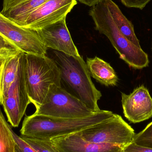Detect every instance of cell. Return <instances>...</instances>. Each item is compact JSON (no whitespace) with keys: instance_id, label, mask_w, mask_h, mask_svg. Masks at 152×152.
<instances>
[{"instance_id":"6da1fadb","label":"cell","mask_w":152,"mask_h":152,"mask_svg":"<svg viewBox=\"0 0 152 152\" xmlns=\"http://www.w3.org/2000/svg\"><path fill=\"white\" fill-rule=\"evenodd\" d=\"M113 114L110 111L101 110L84 118H66L34 113L25 117L20 133L26 137L51 140L80 132Z\"/></svg>"},{"instance_id":"7a4b0ae2","label":"cell","mask_w":152,"mask_h":152,"mask_svg":"<svg viewBox=\"0 0 152 152\" xmlns=\"http://www.w3.org/2000/svg\"><path fill=\"white\" fill-rule=\"evenodd\" d=\"M53 57L60 71L61 84L64 83L69 90V93L95 112L101 110L98 101L102 97V93L92 81L82 57L71 56L54 50Z\"/></svg>"},{"instance_id":"3957f363","label":"cell","mask_w":152,"mask_h":152,"mask_svg":"<svg viewBox=\"0 0 152 152\" xmlns=\"http://www.w3.org/2000/svg\"><path fill=\"white\" fill-rule=\"evenodd\" d=\"M89 15L94 20L96 30L110 40L120 58L129 66L141 69L149 66L148 54L135 45L120 31L114 22L105 0L91 7Z\"/></svg>"},{"instance_id":"277c9868","label":"cell","mask_w":152,"mask_h":152,"mask_svg":"<svg viewBox=\"0 0 152 152\" xmlns=\"http://www.w3.org/2000/svg\"><path fill=\"white\" fill-rule=\"evenodd\" d=\"M25 70L28 94L35 107L44 102L53 88L61 86L59 69L45 55L25 53Z\"/></svg>"},{"instance_id":"5b68a950","label":"cell","mask_w":152,"mask_h":152,"mask_svg":"<svg viewBox=\"0 0 152 152\" xmlns=\"http://www.w3.org/2000/svg\"><path fill=\"white\" fill-rule=\"evenodd\" d=\"M78 133L87 142L113 145L122 149L133 142L136 135L133 129L122 117L115 113Z\"/></svg>"},{"instance_id":"8992f818","label":"cell","mask_w":152,"mask_h":152,"mask_svg":"<svg viewBox=\"0 0 152 152\" xmlns=\"http://www.w3.org/2000/svg\"><path fill=\"white\" fill-rule=\"evenodd\" d=\"M36 109L35 114L66 118H84L96 113L62 86L53 88Z\"/></svg>"},{"instance_id":"52a82bcc","label":"cell","mask_w":152,"mask_h":152,"mask_svg":"<svg viewBox=\"0 0 152 152\" xmlns=\"http://www.w3.org/2000/svg\"><path fill=\"white\" fill-rule=\"evenodd\" d=\"M25 53L22 52L16 78L2 102L8 122L18 127L31 103L26 86L25 70Z\"/></svg>"},{"instance_id":"ba28073f","label":"cell","mask_w":152,"mask_h":152,"mask_svg":"<svg viewBox=\"0 0 152 152\" xmlns=\"http://www.w3.org/2000/svg\"><path fill=\"white\" fill-rule=\"evenodd\" d=\"M0 35L24 53L46 55L48 49L36 31L15 24L1 12Z\"/></svg>"},{"instance_id":"9c48e42d","label":"cell","mask_w":152,"mask_h":152,"mask_svg":"<svg viewBox=\"0 0 152 152\" xmlns=\"http://www.w3.org/2000/svg\"><path fill=\"white\" fill-rule=\"evenodd\" d=\"M77 4V0H47L28 15L22 27L42 29L66 18Z\"/></svg>"},{"instance_id":"30bf717a","label":"cell","mask_w":152,"mask_h":152,"mask_svg":"<svg viewBox=\"0 0 152 152\" xmlns=\"http://www.w3.org/2000/svg\"><path fill=\"white\" fill-rule=\"evenodd\" d=\"M121 103L124 116L131 123H139L152 118V98L144 85L129 94L122 93Z\"/></svg>"},{"instance_id":"8fae6325","label":"cell","mask_w":152,"mask_h":152,"mask_svg":"<svg viewBox=\"0 0 152 152\" xmlns=\"http://www.w3.org/2000/svg\"><path fill=\"white\" fill-rule=\"evenodd\" d=\"M36 31L47 49L71 56H80L67 27L66 18Z\"/></svg>"},{"instance_id":"7c38bea8","label":"cell","mask_w":152,"mask_h":152,"mask_svg":"<svg viewBox=\"0 0 152 152\" xmlns=\"http://www.w3.org/2000/svg\"><path fill=\"white\" fill-rule=\"evenodd\" d=\"M58 152H118L121 147L109 144H97L87 142L78 132L51 139Z\"/></svg>"},{"instance_id":"4fadbf2b","label":"cell","mask_w":152,"mask_h":152,"mask_svg":"<svg viewBox=\"0 0 152 152\" xmlns=\"http://www.w3.org/2000/svg\"><path fill=\"white\" fill-rule=\"evenodd\" d=\"M47 0H3L1 13L15 24L23 26L30 13Z\"/></svg>"},{"instance_id":"5bb4252c","label":"cell","mask_w":152,"mask_h":152,"mask_svg":"<svg viewBox=\"0 0 152 152\" xmlns=\"http://www.w3.org/2000/svg\"><path fill=\"white\" fill-rule=\"evenodd\" d=\"M87 67L90 76L105 86H116L118 78L109 63L97 57L87 58Z\"/></svg>"},{"instance_id":"9a60e30c","label":"cell","mask_w":152,"mask_h":152,"mask_svg":"<svg viewBox=\"0 0 152 152\" xmlns=\"http://www.w3.org/2000/svg\"><path fill=\"white\" fill-rule=\"evenodd\" d=\"M22 53L7 58L3 65L0 74V105L16 78Z\"/></svg>"},{"instance_id":"2e32d148","label":"cell","mask_w":152,"mask_h":152,"mask_svg":"<svg viewBox=\"0 0 152 152\" xmlns=\"http://www.w3.org/2000/svg\"><path fill=\"white\" fill-rule=\"evenodd\" d=\"M108 9L116 26L121 33L135 45L141 48L134 29V25L121 12L118 6L112 0H105Z\"/></svg>"},{"instance_id":"e0dca14e","label":"cell","mask_w":152,"mask_h":152,"mask_svg":"<svg viewBox=\"0 0 152 152\" xmlns=\"http://www.w3.org/2000/svg\"><path fill=\"white\" fill-rule=\"evenodd\" d=\"M12 131L0 107V152H15L16 142Z\"/></svg>"},{"instance_id":"ac0fdd59","label":"cell","mask_w":152,"mask_h":152,"mask_svg":"<svg viewBox=\"0 0 152 152\" xmlns=\"http://www.w3.org/2000/svg\"><path fill=\"white\" fill-rule=\"evenodd\" d=\"M21 137L37 152H58L50 139H39L22 136Z\"/></svg>"},{"instance_id":"d6986e66","label":"cell","mask_w":152,"mask_h":152,"mask_svg":"<svg viewBox=\"0 0 152 152\" xmlns=\"http://www.w3.org/2000/svg\"><path fill=\"white\" fill-rule=\"evenodd\" d=\"M133 142L152 149V121L142 131L135 135Z\"/></svg>"},{"instance_id":"ffe728a7","label":"cell","mask_w":152,"mask_h":152,"mask_svg":"<svg viewBox=\"0 0 152 152\" xmlns=\"http://www.w3.org/2000/svg\"><path fill=\"white\" fill-rule=\"evenodd\" d=\"M20 52L18 48L0 35V58H8Z\"/></svg>"},{"instance_id":"44dd1931","label":"cell","mask_w":152,"mask_h":152,"mask_svg":"<svg viewBox=\"0 0 152 152\" xmlns=\"http://www.w3.org/2000/svg\"><path fill=\"white\" fill-rule=\"evenodd\" d=\"M12 134L16 142L15 152H37L13 131Z\"/></svg>"},{"instance_id":"7402d4cb","label":"cell","mask_w":152,"mask_h":152,"mask_svg":"<svg viewBox=\"0 0 152 152\" xmlns=\"http://www.w3.org/2000/svg\"><path fill=\"white\" fill-rule=\"evenodd\" d=\"M128 8H134L142 10L151 0H121Z\"/></svg>"},{"instance_id":"603a6c76","label":"cell","mask_w":152,"mask_h":152,"mask_svg":"<svg viewBox=\"0 0 152 152\" xmlns=\"http://www.w3.org/2000/svg\"><path fill=\"white\" fill-rule=\"evenodd\" d=\"M124 152H152V149L140 146L132 142L122 150Z\"/></svg>"},{"instance_id":"cb8c5ba5","label":"cell","mask_w":152,"mask_h":152,"mask_svg":"<svg viewBox=\"0 0 152 152\" xmlns=\"http://www.w3.org/2000/svg\"><path fill=\"white\" fill-rule=\"evenodd\" d=\"M81 3L90 7H93L97 4L102 0H78Z\"/></svg>"},{"instance_id":"d4e9b609","label":"cell","mask_w":152,"mask_h":152,"mask_svg":"<svg viewBox=\"0 0 152 152\" xmlns=\"http://www.w3.org/2000/svg\"><path fill=\"white\" fill-rule=\"evenodd\" d=\"M7 58H0V74H1V70L3 66V65L4 61H5V60H6V59Z\"/></svg>"},{"instance_id":"484cf974","label":"cell","mask_w":152,"mask_h":152,"mask_svg":"<svg viewBox=\"0 0 152 152\" xmlns=\"http://www.w3.org/2000/svg\"><path fill=\"white\" fill-rule=\"evenodd\" d=\"M124 152L123 151H119V152Z\"/></svg>"}]
</instances>
